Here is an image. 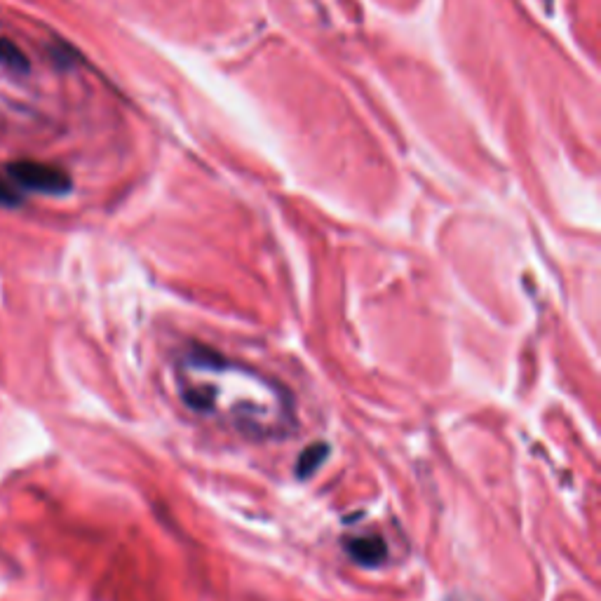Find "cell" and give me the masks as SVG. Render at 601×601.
Masks as SVG:
<instances>
[{
  "label": "cell",
  "mask_w": 601,
  "mask_h": 601,
  "mask_svg": "<svg viewBox=\"0 0 601 601\" xmlns=\"http://www.w3.org/2000/svg\"><path fill=\"white\" fill-rule=\"evenodd\" d=\"M19 205H22V195H19L15 184L0 177V207L15 209Z\"/></svg>",
  "instance_id": "obj_6"
},
{
  "label": "cell",
  "mask_w": 601,
  "mask_h": 601,
  "mask_svg": "<svg viewBox=\"0 0 601 601\" xmlns=\"http://www.w3.org/2000/svg\"><path fill=\"white\" fill-rule=\"evenodd\" d=\"M8 177L15 186L40 195H66L71 191V177L59 167L38 160H15L10 162Z\"/></svg>",
  "instance_id": "obj_2"
},
{
  "label": "cell",
  "mask_w": 601,
  "mask_h": 601,
  "mask_svg": "<svg viewBox=\"0 0 601 601\" xmlns=\"http://www.w3.org/2000/svg\"><path fill=\"white\" fill-rule=\"evenodd\" d=\"M174 393L191 414L252 442H278L299 428L285 383L209 346H186L172 360Z\"/></svg>",
  "instance_id": "obj_1"
},
{
  "label": "cell",
  "mask_w": 601,
  "mask_h": 601,
  "mask_svg": "<svg viewBox=\"0 0 601 601\" xmlns=\"http://www.w3.org/2000/svg\"><path fill=\"white\" fill-rule=\"evenodd\" d=\"M329 451H332V449H329V444H324V442L308 444V447L299 454V461H296V468H294L296 477H299V479L313 477L315 472L320 470V465L327 461Z\"/></svg>",
  "instance_id": "obj_4"
},
{
  "label": "cell",
  "mask_w": 601,
  "mask_h": 601,
  "mask_svg": "<svg viewBox=\"0 0 601 601\" xmlns=\"http://www.w3.org/2000/svg\"><path fill=\"white\" fill-rule=\"evenodd\" d=\"M343 552H346L350 562L367 571L381 569L390 559L386 538L378 536V533H355V536L343 538Z\"/></svg>",
  "instance_id": "obj_3"
},
{
  "label": "cell",
  "mask_w": 601,
  "mask_h": 601,
  "mask_svg": "<svg viewBox=\"0 0 601 601\" xmlns=\"http://www.w3.org/2000/svg\"><path fill=\"white\" fill-rule=\"evenodd\" d=\"M0 64L8 66L12 73H29L31 62L29 57L19 50V45L12 43L10 38H0Z\"/></svg>",
  "instance_id": "obj_5"
}]
</instances>
